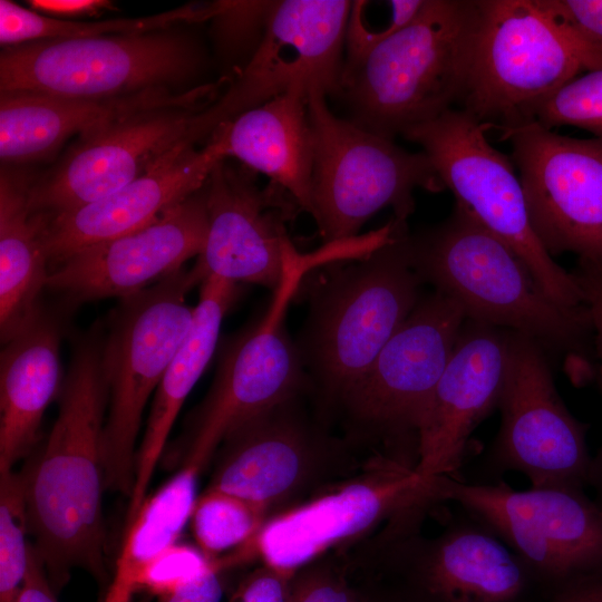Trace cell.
<instances>
[{
  "instance_id": "6da1fadb",
  "label": "cell",
  "mask_w": 602,
  "mask_h": 602,
  "mask_svg": "<svg viewBox=\"0 0 602 602\" xmlns=\"http://www.w3.org/2000/svg\"><path fill=\"white\" fill-rule=\"evenodd\" d=\"M104 330L95 326L75 346L59 392L55 424L21 472L29 534L56 593L74 569L106 584L103 438L108 389Z\"/></svg>"
},
{
  "instance_id": "7a4b0ae2",
  "label": "cell",
  "mask_w": 602,
  "mask_h": 602,
  "mask_svg": "<svg viewBox=\"0 0 602 602\" xmlns=\"http://www.w3.org/2000/svg\"><path fill=\"white\" fill-rule=\"evenodd\" d=\"M479 20L478 0H425L416 17L341 80L348 120L394 139L459 104Z\"/></svg>"
},
{
  "instance_id": "3957f363",
  "label": "cell",
  "mask_w": 602,
  "mask_h": 602,
  "mask_svg": "<svg viewBox=\"0 0 602 602\" xmlns=\"http://www.w3.org/2000/svg\"><path fill=\"white\" fill-rule=\"evenodd\" d=\"M411 265L424 282L456 301L466 319L572 349L592 329L589 308L553 301L522 259L458 205L439 225L408 237Z\"/></svg>"
},
{
  "instance_id": "277c9868",
  "label": "cell",
  "mask_w": 602,
  "mask_h": 602,
  "mask_svg": "<svg viewBox=\"0 0 602 602\" xmlns=\"http://www.w3.org/2000/svg\"><path fill=\"white\" fill-rule=\"evenodd\" d=\"M395 223L391 240L368 255L318 269L298 350L303 366L341 396L419 301L423 281L411 265L406 222Z\"/></svg>"
},
{
  "instance_id": "5b68a950",
  "label": "cell",
  "mask_w": 602,
  "mask_h": 602,
  "mask_svg": "<svg viewBox=\"0 0 602 602\" xmlns=\"http://www.w3.org/2000/svg\"><path fill=\"white\" fill-rule=\"evenodd\" d=\"M479 20L460 109L503 133L602 60L540 0H478Z\"/></svg>"
},
{
  "instance_id": "8992f818",
  "label": "cell",
  "mask_w": 602,
  "mask_h": 602,
  "mask_svg": "<svg viewBox=\"0 0 602 602\" xmlns=\"http://www.w3.org/2000/svg\"><path fill=\"white\" fill-rule=\"evenodd\" d=\"M205 61L201 42L182 27L38 40L2 48L0 91L78 98L127 96L155 88L186 91L198 87L194 81Z\"/></svg>"
},
{
  "instance_id": "52a82bcc",
  "label": "cell",
  "mask_w": 602,
  "mask_h": 602,
  "mask_svg": "<svg viewBox=\"0 0 602 602\" xmlns=\"http://www.w3.org/2000/svg\"><path fill=\"white\" fill-rule=\"evenodd\" d=\"M197 284L192 271L182 269L119 299L107 319L101 353L108 389L103 438L106 489L132 494L143 414L191 328L194 308L186 297Z\"/></svg>"
},
{
  "instance_id": "ba28073f",
  "label": "cell",
  "mask_w": 602,
  "mask_h": 602,
  "mask_svg": "<svg viewBox=\"0 0 602 602\" xmlns=\"http://www.w3.org/2000/svg\"><path fill=\"white\" fill-rule=\"evenodd\" d=\"M332 262L324 246L299 253L291 244L279 285L263 315L224 346L214 381L194 414L179 452L182 466L202 470L216 447L255 418L287 404L303 363L285 328L289 304L312 271Z\"/></svg>"
},
{
  "instance_id": "9c48e42d",
  "label": "cell",
  "mask_w": 602,
  "mask_h": 602,
  "mask_svg": "<svg viewBox=\"0 0 602 602\" xmlns=\"http://www.w3.org/2000/svg\"><path fill=\"white\" fill-rule=\"evenodd\" d=\"M327 97L313 90L307 101L314 143L311 216L326 243L356 237L388 206L396 221L406 222L415 210L416 188L445 190L423 151L408 152L334 115Z\"/></svg>"
},
{
  "instance_id": "30bf717a",
  "label": "cell",
  "mask_w": 602,
  "mask_h": 602,
  "mask_svg": "<svg viewBox=\"0 0 602 602\" xmlns=\"http://www.w3.org/2000/svg\"><path fill=\"white\" fill-rule=\"evenodd\" d=\"M489 128L452 108L401 136L421 146L456 205L505 242L553 301L570 309L588 308L577 275L560 266L537 239L520 177L506 155L488 143Z\"/></svg>"
},
{
  "instance_id": "8fae6325",
  "label": "cell",
  "mask_w": 602,
  "mask_h": 602,
  "mask_svg": "<svg viewBox=\"0 0 602 602\" xmlns=\"http://www.w3.org/2000/svg\"><path fill=\"white\" fill-rule=\"evenodd\" d=\"M438 496L483 522L548 592L602 572V505L582 489L515 491L503 482L440 476Z\"/></svg>"
},
{
  "instance_id": "7c38bea8",
  "label": "cell",
  "mask_w": 602,
  "mask_h": 602,
  "mask_svg": "<svg viewBox=\"0 0 602 602\" xmlns=\"http://www.w3.org/2000/svg\"><path fill=\"white\" fill-rule=\"evenodd\" d=\"M352 1L276 0L268 29L247 64L229 79L225 93L197 110L190 128L194 146L222 125L291 91L338 97L344 35Z\"/></svg>"
},
{
  "instance_id": "4fadbf2b",
  "label": "cell",
  "mask_w": 602,
  "mask_h": 602,
  "mask_svg": "<svg viewBox=\"0 0 602 602\" xmlns=\"http://www.w3.org/2000/svg\"><path fill=\"white\" fill-rule=\"evenodd\" d=\"M512 144L532 227L553 258L602 273V137L559 135L536 122L503 133Z\"/></svg>"
},
{
  "instance_id": "5bb4252c",
  "label": "cell",
  "mask_w": 602,
  "mask_h": 602,
  "mask_svg": "<svg viewBox=\"0 0 602 602\" xmlns=\"http://www.w3.org/2000/svg\"><path fill=\"white\" fill-rule=\"evenodd\" d=\"M498 408L502 421L484 463L487 475L517 472L533 488L582 489L592 479L586 426L560 398L542 346L518 333Z\"/></svg>"
},
{
  "instance_id": "9a60e30c",
  "label": "cell",
  "mask_w": 602,
  "mask_h": 602,
  "mask_svg": "<svg viewBox=\"0 0 602 602\" xmlns=\"http://www.w3.org/2000/svg\"><path fill=\"white\" fill-rule=\"evenodd\" d=\"M466 315L435 291L419 300L365 375L342 396L365 421L418 449V430Z\"/></svg>"
},
{
  "instance_id": "2e32d148",
  "label": "cell",
  "mask_w": 602,
  "mask_h": 602,
  "mask_svg": "<svg viewBox=\"0 0 602 602\" xmlns=\"http://www.w3.org/2000/svg\"><path fill=\"white\" fill-rule=\"evenodd\" d=\"M202 108L144 111L77 137L62 157L31 179L29 207L55 215L100 200L146 174L190 144L194 114Z\"/></svg>"
},
{
  "instance_id": "e0dca14e",
  "label": "cell",
  "mask_w": 602,
  "mask_h": 602,
  "mask_svg": "<svg viewBox=\"0 0 602 602\" xmlns=\"http://www.w3.org/2000/svg\"><path fill=\"white\" fill-rule=\"evenodd\" d=\"M203 188L208 231L191 269L198 284L217 276L274 291L292 244L284 223L299 208L297 203L272 183L262 188L255 172L229 158L215 163Z\"/></svg>"
},
{
  "instance_id": "ac0fdd59",
  "label": "cell",
  "mask_w": 602,
  "mask_h": 602,
  "mask_svg": "<svg viewBox=\"0 0 602 602\" xmlns=\"http://www.w3.org/2000/svg\"><path fill=\"white\" fill-rule=\"evenodd\" d=\"M204 188L132 233L84 247L50 269L46 289L75 305L126 298L179 271L204 250Z\"/></svg>"
},
{
  "instance_id": "d6986e66",
  "label": "cell",
  "mask_w": 602,
  "mask_h": 602,
  "mask_svg": "<svg viewBox=\"0 0 602 602\" xmlns=\"http://www.w3.org/2000/svg\"><path fill=\"white\" fill-rule=\"evenodd\" d=\"M438 477L395 465L372 479L353 483L266 520L241 547L244 559L297 570L329 548L369 530L387 516L438 502Z\"/></svg>"
},
{
  "instance_id": "ffe728a7",
  "label": "cell",
  "mask_w": 602,
  "mask_h": 602,
  "mask_svg": "<svg viewBox=\"0 0 602 602\" xmlns=\"http://www.w3.org/2000/svg\"><path fill=\"white\" fill-rule=\"evenodd\" d=\"M392 552L426 602H536L547 593L527 565L463 508L438 537L401 535Z\"/></svg>"
},
{
  "instance_id": "44dd1931",
  "label": "cell",
  "mask_w": 602,
  "mask_h": 602,
  "mask_svg": "<svg viewBox=\"0 0 602 602\" xmlns=\"http://www.w3.org/2000/svg\"><path fill=\"white\" fill-rule=\"evenodd\" d=\"M514 333L466 319L418 430L415 470L424 477H455L470 434L498 407Z\"/></svg>"
},
{
  "instance_id": "7402d4cb",
  "label": "cell",
  "mask_w": 602,
  "mask_h": 602,
  "mask_svg": "<svg viewBox=\"0 0 602 602\" xmlns=\"http://www.w3.org/2000/svg\"><path fill=\"white\" fill-rule=\"evenodd\" d=\"M222 158L212 139L200 148L183 146L146 174L100 200L55 215L37 213L49 264L52 268L84 247L152 223L200 191Z\"/></svg>"
},
{
  "instance_id": "603a6c76",
  "label": "cell",
  "mask_w": 602,
  "mask_h": 602,
  "mask_svg": "<svg viewBox=\"0 0 602 602\" xmlns=\"http://www.w3.org/2000/svg\"><path fill=\"white\" fill-rule=\"evenodd\" d=\"M225 78L186 91L155 88L138 94L78 98L28 91H0V158L2 164L43 159L66 140L130 116L165 107L204 108L224 87Z\"/></svg>"
},
{
  "instance_id": "cb8c5ba5",
  "label": "cell",
  "mask_w": 602,
  "mask_h": 602,
  "mask_svg": "<svg viewBox=\"0 0 602 602\" xmlns=\"http://www.w3.org/2000/svg\"><path fill=\"white\" fill-rule=\"evenodd\" d=\"M61 326L41 308L7 341L0 356V472L12 470L39 440L43 414L59 396Z\"/></svg>"
},
{
  "instance_id": "d4e9b609",
  "label": "cell",
  "mask_w": 602,
  "mask_h": 602,
  "mask_svg": "<svg viewBox=\"0 0 602 602\" xmlns=\"http://www.w3.org/2000/svg\"><path fill=\"white\" fill-rule=\"evenodd\" d=\"M307 101L304 93L284 94L220 126L208 139L223 158L266 175L311 215L314 143Z\"/></svg>"
},
{
  "instance_id": "484cf974",
  "label": "cell",
  "mask_w": 602,
  "mask_h": 602,
  "mask_svg": "<svg viewBox=\"0 0 602 602\" xmlns=\"http://www.w3.org/2000/svg\"><path fill=\"white\" fill-rule=\"evenodd\" d=\"M200 285L191 328L155 391L146 429L136 453L127 525L146 498L171 429L216 349L223 318L236 297V283L222 278L208 276Z\"/></svg>"
},
{
  "instance_id": "4316f807",
  "label": "cell",
  "mask_w": 602,
  "mask_h": 602,
  "mask_svg": "<svg viewBox=\"0 0 602 602\" xmlns=\"http://www.w3.org/2000/svg\"><path fill=\"white\" fill-rule=\"evenodd\" d=\"M281 405L247 423L224 441V453L207 489L269 507L302 482L309 447L302 428Z\"/></svg>"
},
{
  "instance_id": "83f0119b",
  "label": "cell",
  "mask_w": 602,
  "mask_h": 602,
  "mask_svg": "<svg viewBox=\"0 0 602 602\" xmlns=\"http://www.w3.org/2000/svg\"><path fill=\"white\" fill-rule=\"evenodd\" d=\"M31 179L2 165L0 175V334L3 343L40 308L50 272L41 220L31 211Z\"/></svg>"
},
{
  "instance_id": "f1b7e54d",
  "label": "cell",
  "mask_w": 602,
  "mask_h": 602,
  "mask_svg": "<svg viewBox=\"0 0 602 602\" xmlns=\"http://www.w3.org/2000/svg\"><path fill=\"white\" fill-rule=\"evenodd\" d=\"M200 472L192 466H182L145 498L126 527L114 577L103 602H132L147 566L176 544L193 513Z\"/></svg>"
},
{
  "instance_id": "f546056e",
  "label": "cell",
  "mask_w": 602,
  "mask_h": 602,
  "mask_svg": "<svg viewBox=\"0 0 602 602\" xmlns=\"http://www.w3.org/2000/svg\"><path fill=\"white\" fill-rule=\"evenodd\" d=\"M219 2L185 4L165 12L101 21L61 20L40 14L9 0L0 1L2 48L46 39L147 33L211 20Z\"/></svg>"
},
{
  "instance_id": "4dcf8cb0",
  "label": "cell",
  "mask_w": 602,
  "mask_h": 602,
  "mask_svg": "<svg viewBox=\"0 0 602 602\" xmlns=\"http://www.w3.org/2000/svg\"><path fill=\"white\" fill-rule=\"evenodd\" d=\"M268 508L220 491L207 489L196 498L191 516L198 550L208 561L250 542L265 522Z\"/></svg>"
},
{
  "instance_id": "1f68e13d",
  "label": "cell",
  "mask_w": 602,
  "mask_h": 602,
  "mask_svg": "<svg viewBox=\"0 0 602 602\" xmlns=\"http://www.w3.org/2000/svg\"><path fill=\"white\" fill-rule=\"evenodd\" d=\"M27 534L21 474L0 472V602H17L28 564Z\"/></svg>"
},
{
  "instance_id": "d6a6232c",
  "label": "cell",
  "mask_w": 602,
  "mask_h": 602,
  "mask_svg": "<svg viewBox=\"0 0 602 602\" xmlns=\"http://www.w3.org/2000/svg\"><path fill=\"white\" fill-rule=\"evenodd\" d=\"M275 4L276 0L219 1L210 21L216 48L226 61H239L240 70L247 64L264 38Z\"/></svg>"
},
{
  "instance_id": "836d02e7",
  "label": "cell",
  "mask_w": 602,
  "mask_h": 602,
  "mask_svg": "<svg viewBox=\"0 0 602 602\" xmlns=\"http://www.w3.org/2000/svg\"><path fill=\"white\" fill-rule=\"evenodd\" d=\"M534 119L546 128L571 125L602 137V67L562 86L538 106Z\"/></svg>"
},
{
  "instance_id": "e575fe53",
  "label": "cell",
  "mask_w": 602,
  "mask_h": 602,
  "mask_svg": "<svg viewBox=\"0 0 602 602\" xmlns=\"http://www.w3.org/2000/svg\"><path fill=\"white\" fill-rule=\"evenodd\" d=\"M211 562L198 547L176 543L147 566L140 579L139 590L146 589L159 595L195 577Z\"/></svg>"
},
{
  "instance_id": "d590c367",
  "label": "cell",
  "mask_w": 602,
  "mask_h": 602,
  "mask_svg": "<svg viewBox=\"0 0 602 602\" xmlns=\"http://www.w3.org/2000/svg\"><path fill=\"white\" fill-rule=\"evenodd\" d=\"M540 3L602 59V0H540Z\"/></svg>"
},
{
  "instance_id": "8d00e7d4",
  "label": "cell",
  "mask_w": 602,
  "mask_h": 602,
  "mask_svg": "<svg viewBox=\"0 0 602 602\" xmlns=\"http://www.w3.org/2000/svg\"><path fill=\"white\" fill-rule=\"evenodd\" d=\"M295 572L263 565L247 574L227 602H289Z\"/></svg>"
},
{
  "instance_id": "74e56055",
  "label": "cell",
  "mask_w": 602,
  "mask_h": 602,
  "mask_svg": "<svg viewBox=\"0 0 602 602\" xmlns=\"http://www.w3.org/2000/svg\"><path fill=\"white\" fill-rule=\"evenodd\" d=\"M223 567L221 560L212 561L195 577L157 595L158 602H220L223 590L220 571Z\"/></svg>"
},
{
  "instance_id": "f35d334b",
  "label": "cell",
  "mask_w": 602,
  "mask_h": 602,
  "mask_svg": "<svg viewBox=\"0 0 602 602\" xmlns=\"http://www.w3.org/2000/svg\"><path fill=\"white\" fill-rule=\"evenodd\" d=\"M289 602H358L349 589L327 573L295 579Z\"/></svg>"
},
{
  "instance_id": "ab89813d",
  "label": "cell",
  "mask_w": 602,
  "mask_h": 602,
  "mask_svg": "<svg viewBox=\"0 0 602 602\" xmlns=\"http://www.w3.org/2000/svg\"><path fill=\"white\" fill-rule=\"evenodd\" d=\"M27 3L40 14L61 20L99 17L116 9L114 2L108 0H30Z\"/></svg>"
},
{
  "instance_id": "60d3db41",
  "label": "cell",
  "mask_w": 602,
  "mask_h": 602,
  "mask_svg": "<svg viewBox=\"0 0 602 602\" xmlns=\"http://www.w3.org/2000/svg\"><path fill=\"white\" fill-rule=\"evenodd\" d=\"M43 564L33 545L29 543L28 564L17 602H58Z\"/></svg>"
},
{
  "instance_id": "b9f144b4",
  "label": "cell",
  "mask_w": 602,
  "mask_h": 602,
  "mask_svg": "<svg viewBox=\"0 0 602 602\" xmlns=\"http://www.w3.org/2000/svg\"><path fill=\"white\" fill-rule=\"evenodd\" d=\"M536 602H602V572L567 582Z\"/></svg>"
},
{
  "instance_id": "7bdbcfd3",
  "label": "cell",
  "mask_w": 602,
  "mask_h": 602,
  "mask_svg": "<svg viewBox=\"0 0 602 602\" xmlns=\"http://www.w3.org/2000/svg\"><path fill=\"white\" fill-rule=\"evenodd\" d=\"M575 274L585 293L591 326L596 336L602 373V273L579 269Z\"/></svg>"
}]
</instances>
